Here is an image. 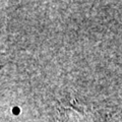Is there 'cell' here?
<instances>
[{
    "label": "cell",
    "mask_w": 122,
    "mask_h": 122,
    "mask_svg": "<svg viewBox=\"0 0 122 122\" xmlns=\"http://www.w3.org/2000/svg\"><path fill=\"white\" fill-rule=\"evenodd\" d=\"M64 122H105L98 112L69 105L63 109Z\"/></svg>",
    "instance_id": "cell-1"
}]
</instances>
